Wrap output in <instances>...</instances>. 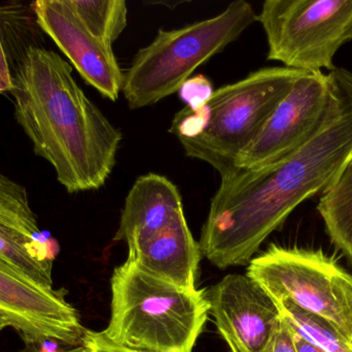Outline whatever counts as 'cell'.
I'll use <instances>...</instances> for the list:
<instances>
[{
  "label": "cell",
  "instance_id": "cell-1",
  "mask_svg": "<svg viewBox=\"0 0 352 352\" xmlns=\"http://www.w3.org/2000/svg\"><path fill=\"white\" fill-rule=\"evenodd\" d=\"M331 103L316 136L273 165L221 178L199 247L217 268L250 264L297 207L330 189L352 165V72H329Z\"/></svg>",
  "mask_w": 352,
  "mask_h": 352
},
{
  "label": "cell",
  "instance_id": "cell-2",
  "mask_svg": "<svg viewBox=\"0 0 352 352\" xmlns=\"http://www.w3.org/2000/svg\"><path fill=\"white\" fill-rule=\"evenodd\" d=\"M10 94L33 151L53 167L67 192L104 185L123 136L78 86L65 59L39 45L27 48Z\"/></svg>",
  "mask_w": 352,
  "mask_h": 352
},
{
  "label": "cell",
  "instance_id": "cell-3",
  "mask_svg": "<svg viewBox=\"0 0 352 352\" xmlns=\"http://www.w3.org/2000/svg\"><path fill=\"white\" fill-rule=\"evenodd\" d=\"M111 313L101 331L113 344L142 352H192L209 314L206 293L161 280L128 260L111 277Z\"/></svg>",
  "mask_w": 352,
  "mask_h": 352
},
{
  "label": "cell",
  "instance_id": "cell-4",
  "mask_svg": "<svg viewBox=\"0 0 352 352\" xmlns=\"http://www.w3.org/2000/svg\"><path fill=\"white\" fill-rule=\"evenodd\" d=\"M304 72L264 68L214 90L204 107L190 109L194 136L179 140L186 156L208 163L221 179L235 173L241 153Z\"/></svg>",
  "mask_w": 352,
  "mask_h": 352
},
{
  "label": "cell",
  "instance_id": "cell-5",
  "mask_svg": "<svg viewBox=\"0 0 352 352\" xmlns=\"http://www.w3.org/2000/svg\"><path fill=\"white\" fill-rule=\"evenodd\" d=\"M256 21L252 4L237 0L212 18L173 30L160 29L154 41L136 53L125 74L122 92L128 107H150L178 92L199 66L223 52Z\"/></svg>",
  "mask_w": 352,
  "mask_h": 352
},
{
  "label": "cell",
  "instance_id": "cell-6",
  "mask_svg": "<svg viewBox=\"0 0 352 352\" xmlns=\"http://www.w3.org/2000/svg\"><path fill=\"white\" fill-rule=\"evenodd\" d=\"M268 60L302 72H332L352 39V0H266L258 14Z\"/></svg>",
  "mask_w": 352,
  "mask_h": 352
},
{
  "label": "cell",
  "instance_id": "cell-7",
  "mask_svg": "<svg viewBox=\"0 0 352 352\" xmlns=\"http://www.w3.org/2000/svg\"><path fill=\"white\" fill-rule=\"evenodd\" d=\"M338 262L322 250L271 245L252 258L246 274L274 302H289L330 324L351 341L349 309L336 287Z\"/></svg>",
  "mask_w": 352,
  "mask_h": 352
},
{
  "label": "cell",
  "instance_id": "cell-8",
  "mask_svg": "<svg viewBox=\"0 0 352 352\" xmlns=\"http://www.w3.org/2000/svg\"><path fill=\"white\" fill-rule=\"evenodd\" d=\"M331 96L328 74L304 72L256 140L241 153L236 163L237 171L273 165L307 144L326 119Z\"/></svg>",
  "mask_w": 352,
  "mask_h": 352
},
{
  "label": "cell",
  "instance_id": "cell-9",
  "mask_svg": "<svg viewBox=\"0 0 352 352\" xmlns=\"http://www.w3.org/2000/svg\"><path fill=\"white\" fill-rule=\"evenodd\" d=\"M0 313L30 345L80 346L87 329L64 289L43 287L0 258Z\"/></svg>",
  "mask_w": 352,
  "mask_h": 352
},
{
  "label": "cell",
  "instance_id": "cell-10",
  "mask_svg": "<svg viewBox=\"0 0 352 352\" xmlns=\"http://www.w3.org/2000/svg\"><path fill=\"white\" fill-rule=\"evenodd\" d=\"M209 314L231 352H264L280 320L272 298L248 274H229L206 293Z\"/></svg>",
  "mask_w": 352,
  "mask_h": 352
},
{
  "label": "cell",
  "instance_id": "cell-11",
  "mask_svg": "<svg viewBox=\"0 0 352 352\" xmlns=\"http://www.w3.org/2000/svg\"><path fill=\"white\" fill-rule=\"evenodd\" d=\"M31 8L39 28L53 39L82 78L103 96L117 101L125 74L113 47L87 29L69 0H37Z\"/></svg>",
  "mask_w": 352,
  "mask_h": 352
},
{
  "label": "cell",
  "instance_id": "cell-12",
  "mask_svg": "<svg viewBox=\"0 0 352 352\" xmlns=\"http://www.w3.org/2000/svg\"><path fill=\"white\" fill-rule=\"evenodd\" d=\"M53 242L39 229L26 188L0 174V258L31 280L53 287Z\"/></svg>",
  "mask_w": 352,
  "mask_h": 352
},
{
  "label": "cell",
  "instance_id": "cell-13",
  "mask_svg": "<svg viewBox=\"0 0 352 352\" xmlns=\"http://www.w3.org/2000/svg\"><path fill=\"white\" fill-rule=\"evenodd\" d=\"M128 260L144 272L186 291L196 289L201 251L186 216L146 239L128 244Z\"/></svg>",
  "mask_w": 352,
  "mask_h": 352
},
{
  "label": "cell",
  "instance_id": "cell-14",
  "mask_svg": "<svg viewBox=\"0 0 352 352\" xmlns=\"http://www.w3.org/2000/svg\"><path fill=\"white\" fill-rule=\"evenodd\" d=\"M184 214L182 194L175 184L158 174L140 176L126 198L113 241L130 244L146 239Z\"/></svg>",
  "mask_w": 352,
  "mask_h": 352
},
{
  "label": "cell",
  "instance_id": "cell-15",
  "mask_svg": "<svg viewBox=\"0 0 352 352\" xmlns=\"http://www.w3.org/2000/svg\"><path fill=\"white\" fill-rule=\"evenodd\" d=\"M318 211L333 245L352 267V165L322 194Z\"/></svg>",
  "mask_w": 352,
  "mask_h": 352
},
{
  "label": "cell",
  "instance_id": "cell-16",
  "mask_svg": "<svg viewBox=\"0 0 352 352\" xmlns=\"http://www.w3.org/2000/svg\"><path fill=\"white\" fill-rule=\"evenodd\" d=\"M29 16L27 8L21 4H0V93H10L12 88L14 70L22 54L30 45L21 33L28 30Z\"/></svg>",
  "mask_w": 352,
  "mask_h": 352
},
{
  "label": "cell",
  "instance_id": "cell-17",
  "mask_svg": "<svg viewBox=\"0 0 352 352\" xmlns=\"http://www.w3.org/2000/svg\"><path fill=\"white\" fill-rule=\"evenodd\" d=\"M85 26L97 39L113 47L128 24L124 0H69Z\"/></svg>",
  "mask_w": 352,
  "mask_h": 352
},
{
  "label": "cell",
  "instance_id": "cell-18",
  "mask_svg": "<svg viewBox=\"0 0 352 352\" xmlns=\"http://www.w3.org/2000/svg\"><path fill=\"white\" fill-rule=\"evenodd\" d=\"M289 328L324 352H352V345L330 324L289 302H275Z\"/></svg>",
  "mask_w": 352,
  "mask_h": 352
},
{
  "label": "cell",
  "instance_id": "cell-19",
  "mask_svg": "<svg viewBox=\"0 0 352 352\" xmlns=\"http://www.w3.org/2000/svg\"><path fill=\"white\" fill-rule=\"evenodd\" d=\"M178 92L186 107L196 111L206 105L214 90L209 79L203 74H198L186 80Z\"/></svg>",
  "mask_w": 352,
  "mask_h": 352
},
{
  "label": "cell",
  "instance_id": "cell-20",
  "mask_svg": "<svg viewBox=\"0 0 352 352\" xmlns=\"http://www.w3.org/2000/svg\"><path fill=\"white\" fill-rule=\"evenodd\" d=\"M264 352H297L293 331L281 316Z\"/></svg>",
  "mask_w": 352,
  "mask_h": 352
},
{
  "label": "cell",
  "instance_id": "cell-21",
  "mask_svg": "<svg viewBox=\"0 0 352 352\" xmlns=\"http://www.w3.org/2000/svg\"><path fill=\"white\" fill-rule=\"evenodd\" d=\"M82 345L87 347L90 352H142L118 346L111 342L109 339L105 338L102 332H95V331L90 330H87L85 333Z\"/></svg>",
  "mask_w": 352,
  "mask_h": 352
},
{
  "label": "cell",
  "instance_id": "cell-22",
  "mask_svg": "<svg viewBox=\"0 0 352 352\" xmlns=\"http://www.w3.org/2000/svg\"><path fill=\"white\" fill-rule=\"evenodd\" d=\"M335 281H336L337 289L340 291L341 297H342L343 301H344L345 305L349 309V314H351L352 322V275L339 267L336 277H335ZM349 342L352 345V335Z\"/></svg>",
  "mask_w": 352,
  "mask_h": 352
},
{
  "label": "cell",
  "instance_id": "cell-23",
  "mask_svg": "<svg viewBox=\"0 0 352 352\" xmlns=\"http://www.w3.org/2000/svg\"><path fill=\"white\" fill-rule=\"evenodd\" d=\"M41 351L39 352H58V351H50L49 349V343H45V344L41 345ZM18 352H34L32 351H21ZM60 352H90L87 347H85L84 345H80V346L74 347V349H68V351H62Z\"/></svg>",
  "mask_w": 352,
  "mask_h": 352
},
{
  "label": "cell",
  "instance_id": "cell-24",
  "mask_svg": "<svg viewBox=\"0 0 352 352\" xmlns=\"http://www.w3.org/2000/svg\"><path fill=\"white\" fill-rule=\"evenodd\" d=\"M8 327H10V324H8V320H6V318L0 313V332L3 331L4 329L8 328Z\"/></svg>",
  "mask_w": 352,
  "mask_h": 352
}]
</instances>
